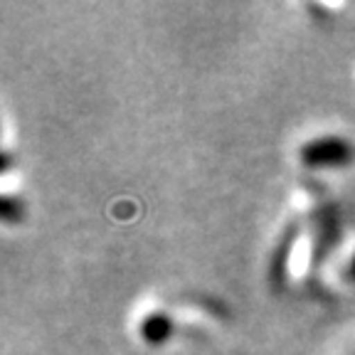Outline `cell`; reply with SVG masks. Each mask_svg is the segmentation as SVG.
I'll return each instance as SVG.
<instances>
[{
    "instance_id": "obj_2",
    "label": "cell",
    "mask_w": 355,
    "mask_h": 355,
    "mask_svg": "<svg viewBox=\"0 0 355 355\" xmlns=\"http://www.w3.org/2000/svg\"><path fill=\"white\" fill-rule=\"evenodd\" d=\"M141 333H144V338L148 340L150 345H161V343H166L168 336H171V321H168L163 313H153V316H148L141 323Z\"/></svg>"
},
{
    "instance_id": "obj_4",
    "label": "cell",
    "mask_w": 355,
    "mask_h": 355,
    "mask_svg": "<svg viewBox=\"0 0 355 355\" xmlns=\"http://www.w3.org/2000/svg\"><path fill=\"white\" fill-rule=\"evenodd\" d=\"M348 274H350V279H355V254H353V259H350V266H348Z\"/></svg>"
},
{
    "instance_id": "obj_1",
    "label": "cell",
    "mask_w": 355,
    "mask_h": 355,
    "mask_svg": "<svg viewBox=\"0 0 355 355\" xmlns=\"http://www.w3.org/2000/svg\"><path fill=\"white\" fill-rule=\"evenodd\" d=\"M301 158L309 168H343L353 161V148L338 136H323L306 144Z\"/></svg>"
},
{
    "instance_id": "obj_3",
    "label": "cell",
    "mask_w": 355,
    "mask_h": 355,
    "mask_svg": "<svg viewBox=\"0 0 355 355\" xmlns=\"http://www.w3.org/2000/svg\"><path fill=\"white\" fill-rule=\"evenodd\" d=\"M17 210H20V205H17L12 198H3V217H6L8 222L17 220Z\"/></svg>"
}]
</instances>
